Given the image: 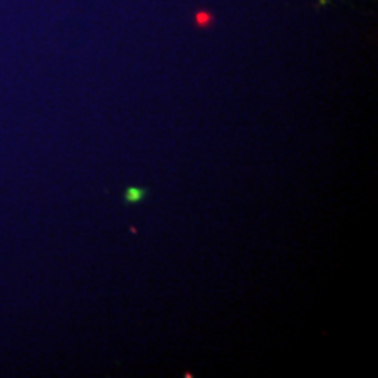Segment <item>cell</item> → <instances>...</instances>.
Returning a JSON list of instances; mask_svg holds the SVG:
<instances>
[{"label":"cell","instance_id":"1","mask_svg":"<svg viewBox=\"0 0 378 378\" xmlns=\"http://www.w3.org/2000/svg\"><path fill=\"white\" fill-rule=\"evenodd\" d=\"M147 189L144 187H128L126 193H124V203L126 205H133V203H138L142 198L147 196Z\"/></svg>","mask_w":378,"mask_h":378},{"label":"cell","instance_id":"2","mask_svg":"<svg viewBox=\"0 0 378 378\" xmlns=\"http://www.w3.org/2000/svg\"><path fill=\"white\" fill-rule=\"evenodd\" d=\"M198 21H200V23H207V21H209V16H207V14H200Z\"/></svg>","mask_w":378,"mask_h":378}]
</instances>
